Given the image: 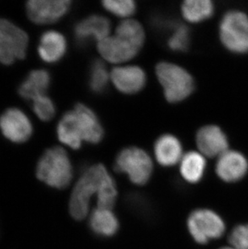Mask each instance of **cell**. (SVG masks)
<instances>
[{
    "instance_id": "obj_1",
    "label": "cell",
    "mask_w": 248,
    "mask_h": 249,
    "mask_svg": "<svg viewBox=\"0 0 248 249\" xmlns=\"http://www.w3.org/2000/svg\"><path fill=\"white\" fill-rule=\"evenodd\" d=\"M110 175L103 164H95L85 170L75 185L70 200V212L73 219L82 220L87 217L92 196L95 195L97 197L104 181Z\"/></svg>"
},
{
    "instance_id": "obj_2",
    "label": "cell",
    "mask_w": 248,
    "mask_h": 249,
    "mask_svg": "<svg viewBox=\"0 0 248 249\" xmlns=\"http://www.w3.org/2000/svg\"><path fill=\"white\" fill-rule=\"evenodd\" d=\"M36 177L53 188L65 189L73 179V165L68 153L61 147L45 151L36 165Z\"/></svg>"
},
{
    "instance_id": "obj_3",
    "label": "cell",
    "mask_w": 248,
    "mask_h": 249,
    "mask_svg": "<svg viewBox=\"0 0 248 249\" xmlns=\"http://www.w3.org/2000/svg\"><path fill=\"white\" fill-rule=\"evenodd\" d=\"M155 72L169 104L185 101L195 92V79L182 66L162 61L156 66Z\"/></svg>"
},
{
    "instance_id": "obj_4",
    "label": "cell",
    "mask_w": 248,
    "mask_h": 249,
    "mask_svg": "<svg viewBox=\"0 0 248 249\" xmlns=\"http://www.w3.org/2000/svg\"><path fill=\"white\" fill-rule=\"evenodd\" d=\"M114 168L120 174H126L137 186L148 183L153 172V163L148 153L136 146H129L118 153Z\"/></svg>"
},
{
    "instance_id": "obj_5",
    "label": "cell",
    "mask_w": 248,
    "mask_h": 249,
    "mask_svg": "<svg viewBox=\"0 0 248 249\" xmlns=\"http://www.w3.org/2000/svg\"><path fill=\"white\" fill-rule=\"evenodd\" d=\"M219 37L225 48L235 53L248 52V17L240 11H230L219 24Z\"/></svg>"
},
{
    "instance_id": "obj_6",
    "label": "cell",
    "mask_w": 248,
    "mask_h": 249,
    "mask_svg": "<svg viewBox=\"0 0 248 249\" xmlns=\"http://www.w3.org/2000/svg\"><path fill=\"white\" fill-rule=\"evenodd\" d=\"M187 227L193 239L200 245L220 238L226 228L223 219L209 209L194 211L188 218Z\"/></svg>"
},
{
    "instance_id": "obj_7",
    "label": "cell",
    "mask_w": 248,
    "mask_h": 249,
    "mask_svg": "<svg viewBox=\"0 0 248 249\" xmlns=\"http://www.w3.org/2000/svg\"><path fill=\"white\" fill-rule=\"evenodd\" d=\"M0 131L8 141L22 143L32 137L33 127L24 111L18 108H9L0 116Z\"/></svg>"
},
{
    "instance_id": "obj_8",
    "label": "cell",
    "mask_w": 248,
    "mask_h": 249,
    "mask_svg": "<svg viewBox=\"0 0 248 249\" xmlns=\"http://www.w3.org/2000/svg\"><path fill=\"white\" fill-rule=\"evenodd\" d=\"M71 4V0H31L26 10L28 18L35 24H51L67 14Z\"/></svg>"
},
{
    "instance_id": "obj_9",
    "label": "cell",
    "mask_w": 248,
    "mask_h": 249,
    "mask_svg": "<svg viewBox=\"0 0 248 249\" xmlns=\"http://www.w3.org/2000/svg\"><path fill=\"white\" fill-rule=\"evenodd\" d=\"M110 81L123 94H135L145 87L147 75L138 66H116L110 71Z\"/></svg>"
},
{
    "instance_id": "obj_10",
    "label": "cell",
    "mask_w": 248,
    "mask_h": 249,
    "mask_svg": "<svg viewBox=\"0 0 248 249\" xmlns=\"http://www.w3.org/2000/svg\"><path fill=\"white\" fill-rule=\"evenodd\" d=\"M196 143L200 153L207 158H219L229 150L227 135L217 125H205L196 134Z\"/></svg>"
},
{
    "instance_id": "obj_11",
    "label": "cell",
    "mask_w": 248,
    "mask_h": 249,
    "mask_svg": "<svg viewBox=\"0 0 248 249\" xmlns=\"http://www.w3.org/2000/svg\"><path fill=\"white\" fill-rule=\"evenodd\" d=\"M99 54L113 64H123L137 56L141 50L120 36L110 35L97 43Z\"/></svg>"
},
{
    "instance_id": "obj_12",
    "label": "cell",
    "mask_w": 248,
    "mask_h": 249,
    "mask_svg": "<svg viewBox=\"0 0 248 249\" xmlns=\"http://www.w3.org/2000/svg\"><path fill=\"white\" fill-rule=\"evenodd\" d=\"M110 28L111 24L106 17L91 15L75 25L74 37L80 45H87L92 40L98 43L110 35Z\"/></svg>"
},
{
    "instance_id": "obj_13",
    "label": "cell",
    "mask_w": 248,
    "mask_h": 249,
    "mask_svg": "<svg viewBox=\"0 0 248 249\" xmlns=\"http://www.w3.org/2000/svg\"><path fill=\"white\" fill-rule=\"evenodd\" d=\"M73 111L83 141L91 144L102 142L105 132L95 112L83 104H77Z\"/></svg>"
},
{
    "instance_id": "obj_14",
    "label": "cell",
    "mask_w": 248,
    "mask_h": 249,
    "mask_svg": "<svg viewBox=\"0 0 248 249\" xmlns=\"http://www.w3.org/2000/svg\"><path fill=\"white\" fill-rule=\"evenodd\" d=\"M216 174L226 182H234L243 178L248 169L246 158L241 153L228 150L218 158Z\"/></svg>"
},
{
    "instance_id": "obj_15",
    "label": "cell",
    "mask_w": 248,
    "mask_h": 249,
    "mask_svg": "<svg viewBox=\"0 0 248 249\" xmlns=\"http://www.w3.org/2000/svg\"><path fill=\"white\" fill-rule=\"evenodd\" d=\"M153 149L156 160L161 166H174L184 156L182 143L174 135H161L155 142Z\"/></svg>"
},
{
    "instance_id": "obj_16",
    "label": "cell",
    "mask_w": 248,
    "mask_h": 249,
    "mask_svg": "<svg viewBox=\"0 0 248 249\" xmlns=\"http://www.w3.org/2000/svg\"><path fill=\"white\" fill-rule=\"evenodd\" d=\"M66 50L67 42L61 33L48 31L41 36L38 45V53L45 62H57L65 56Z\"/></svg>"
},
{
    "instance_id": "obj_17",
    "label": "cell",
    "mask_w": 248,
    "mask_h": 249,
    "mask_svg": "<svg viewBox=\"0 0 248 249\" xmlns=\"http://www.w3.org/2000/svg\"><path fill=\"white\" fill-rule=\"evenodd\" d=\"M50 83L51 77L49 72L44 70H35L28 73L19 86L18 92L22 98L34 100L38 97L45 95Z\"/></svg>"
},
{
    "instance_id": "obj_18",
    "label": "cell",
    "mask_w": 248,
    "mask_h": 249,
    "mask_svg": "<svg viewBox=\"0 0 248 249\" xmlns=\"http://www.w3.org/2000/svg\"><path fill=\"white\" fill-rule=\"evenodd\" d=\"M89 227L95 234L103 237H111L117 232L120 223L112 210L97 207L89 216Z\"/></svg>"
},
{
    "instance_id": "obj_19",
    "label": "cell",
    "mask_w": 248,
    "mask_h": 249,
    "mask_svg": "<svg viewBox=\"0 0 248 249\" xmlns=\"http://www.w3.org/2000/svg\"><path fill=\"white\" fill-rule=\"evenodd\" d=\"M56 133L61 143L73 149H79L84 142L73 110L62 116L57 125Z\"/></svg>"
},
{
    "instance_id": "obj_20",
    "label": "cell",
    "mask_w": 248,
    "mask_h": 249,
    "mask_svg": "<svg viewBox=\"0 0 248 249\" xmlns=\"http://www.w3.org/2000/svg\"><path fill=\"white\" fill-rule=\"evenodd\" d=\"M206 161L201 153L190 151L183 156L180 161V173L183 179L189 183H197L203 178Z\"/></svg>"
},
{
    "instance_id": "obj_21",
    "label": "cell",
    "mask_w": 248,
    "mask_h": 249,
    "mask_svg": "<svg viewBox=\"0 0 248 249\" xmlns=\"http://www.w3.org/2000/svg\"><path fill=\"white\" fill-rule=\"evenodd\" d=\"M0 38L14 49L18 58L25 57L28 36L21 28L7 19L0 18Z\"/></svg>"
},
{
    "instance_id": "obj_22",
    "label": "cell",
    "mask_w": 248,
    "mask_h": 249,
    "mask_svg": "<svg viewBox=\"0 0 248 249\" xmlns=\"http://www.w3.org/2000/svg\"><path fill=\"white\" fill-rule=\"evenodd\" d=\"M180 11L186 21L197 24L213 17L214 4L211 0H186L182 2Z\"/></svg>"
},
{
    "instance_id": "obj_23",
    "label": "cell",
    "mask_w": 248,
    "mask_h": 249,
    "mask_svg": "<svg viewBox=\"0 0 248 249\" xmlns=\"http://www.w3.org/2000/svg\"><path fill=\"white\" fill-rule=\"evenodd\" d=\"M115 34L128 40L139 50H141L145 42L144 28L136 19H124L115 28Z\"/></svg>"
},
{
    "instance_id": "obj_24",
    "label": "cell",
    "mask_w": 248,
    "mask_h": 249,
    "mask_svg": "<svg viewBox=\"0 0 248 249\" xmlns=\"http://www.w3.org/2000/svg\"><path fill=\"white\" fill-rule=\"evenodd\" d=\"M110 80V72L103 61L96 59L89 66L88 85L94 94H102L107 89Z\"/></svg>"
},
{
    "instance_id": "obj_25",
    "label": "cell",
    "mask_w": 248,
    "mask_h": 249,
    "mask_svg": "<svg viewBox=\"0 0 248 249\" xmlns=\"http://www.w3.org/2000/svg\"><path fill=\"white\" fill-rule=\"evenodd\" d=\"M170 36L167 40V46L174 52H187L191 43V33L189 27L174 21L169 29Z\"/></svg>"
},
{
    "instance_id": "obj_26",
    "label": "cell",
    "mask_w": 248,
    "mask_h": 249,
    "mask_svg": "<svg viewBox=\"0 0 248 249\" xmlns=\"http://www.w3.org/2000/svg\"><path fill=\"white\" fill-rule=\"evenodd\" d=\"M104 9L115 17L127 18L133 16L137 9L133 0H104L102 2Z\"/></svg>"
},
{
    "instance_id": "obj_27",
    "label": "cell",
    "mask_w": 248,
    "mask_h": 249,
    "mask_svg": "<svg viewBox=\"0 0 248 249\" xmlns=\"http://www.w3.org/2000/svg\"><path fill=\"white\" fill-rule=\"evenodd\" d=\"M33 111L38 118L43 121H50L56 113L53 102L46 95L38 97L33 100Z\"/></svg>"
},
{
    "instance_id": "obj_28",
    "label": "cell",
    "mask_w": 248,
    "mask_h": 249,
    "mask_svg": "<svg viewBox=\"0 0 248 249\" xmlns=\"http://www.w3.org/2000/svg\"><path fill=\"white\" fill-rule=\"evenodd\" d=\"M229 241L234 249H248V225H239L230 235Z\"/></svg>"
},
{
    "instance_id": "obj_29",
    "label": "cell",
    "mask_w": 248,
    "mask_h": 249,
    "mask_svg": "<svg viewBox=\"0 0 248 249\" xmlns=\"http://www.w3.org/2000/svg\"><path fill=\"white\" fill-rule=\"evenodd\" d=\"M17 59L19 58L13 48L0 38V63L9 66Z\"/></svg>"
},
{
    "instance_id": "obj_30",
    "label": "cell",
    "mask_w": 248,
    "mask_h": 249,
    "mask_svg": "<svg viewBox=\"0 0 248 249\" xmlns=\"http://www.w3.org/2000/svg\"><path fill=\"white\" fill-rule=\"evenodd\" d=\"M234 249L233 248H223V249Z\"/></svg>"
}]
</instances>
